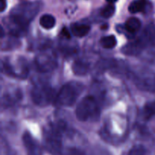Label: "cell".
<instances>
[{
    "label": "cell",
    "mask_w": 155,
    "mask_h": 155,
    "mask_svg": "<svg viewBox=\"0 0 155 155\" xmlns=\"http://www.w3.org/2000/svg\"><path fill=\"white\" fill-rule=\"evenodd\" d=\"M39 2H24L15 6L10 14V23L13 28H18L19 32L26 29L27 26L34 18L40 9Z\"/></svg>",
    "instance_id": "obj_1"
},
{
    "label": "cell",
    "mask_w": 155,
    "mask_h": 155,
    "mask_svg": "<svg viewBox=\"0 0 155 155\" xmlns=\"http://www.w3.org/2000/svg\"><path fill=\"white\" fill-rule=\"evenodd\" d=\"M83 90V86L80 83L72 82L62 86L54 98V102L58 106L70 107L75 104L77 98Z\"/></svg>",
    "instance_id": "obj_2"
},
{
    "label": "cell",
    "mask_w": 155,
    "mask_h": 155,
    "mask_svg": "<svg viewBox=\"0 0 155 155\" xmlns=\"http://www.w3.org/2000/svg\"><path fill=\"white\" fill-rule=\"evenodd\" d=\"M100 114L96 100L91 95L83 98L76 109V116L80 121L97 120Z\"/></svg>",
    "instance_id": "obj_3"
},
{
    "label": "cell",
    "mask_w": 155,
    "mask_h": 155,
    "mask_svg": "<svg viewBox=\"0 0 155 155\" xmlns=\"http://www.w3.org/2000/svg\"><path fill=\"white\" fill-rule=\"evenodd\" d=\"M45 148L52 155L62 154L61 135L58 130H48L45 136Z\"/></svg>",
    "instance_id": "obj_4"
},
{
    "label": "cell",
    "mask_w": 155,
    "mask_h": 155,
    "mask_svg": "<svg viewBox=\"0 0 155 155\" xmlns=\"http://www.w3.org/2000/svg\"><path fill=\"white\" fill-rule=\"evenodd\" d=\"M33 99L36 104L41 106L47 105L53 98V90L49 86H41L35 88L32 92Z\"/></svg>",
    "instance_id": "obj_5"
},
{
    "label": "cell",
    "mask_w": 155,
    "mask_h": 155,
    "mask_svg": "<svg viewBox=\"0 0 155 155\" xmlns=\"http://www.w3.org/2000/svg\"><path fill=\"white\" fill-rule=\"evenodd\" d=\"M23 142L28 155H42L41 145L28 132H26L23 136Z\"/></svg>",
    "instance_id": "obj_6"
},
{
    "label": "cell",
    "mask_w": 155,
    "mask_h": 155,
    "mask_svg": "<svg viewBox=\"0 0 155 155\" xmlns=\"http://www.w3.org/2000/svg\"><path fill=\"white\" fill-rule=\"evenodd\" d=\"M71 30L73 34L77 37H83L90 31V26L88 24L74 23L71 26Z\"/></svg>",
    "instance_id": "obj_7"
},
{
    "label": "cell",
    "mask_w": 155,
    "mask_h": 155,
    "mask_svg": "<svg viewBox=\"0 0 155 155\" xmlns=\"http://www.w3.org/2000/svg\"><path fill=\"white\" fill-rule=\"evenodd\" d=\"M141 26H142V24H141L140 20L136 18H130L126 21L124 29L128 34L131 35L139 32L141 29Z\"/></svg>",
    "instance_id": "obj_8"
},
{
    "label": "cell",
    "mask_w": 155,
    "mask_h": 155,
    "mask_svg": "<svg viewBox=\"0 0 155 155\" xmlns=\"http://www.w3.org/2000/svg\"><path fill=\"white\" fill-rule=\"evenodd\" d=\"M147 0H135L132 2L129 5V11L132 14H136L139 12H144L148 5Z\"/></svg>",
    "instance_id": "obj_9"
},
{
    "label": "cell",
    "mask_w": 155,
    "mask_h": 155,
    "mask_svg": "<svg viewBox=\"0 0 155 155\" xmlns=\"http://www.w3.org/2000/svg\"><path fill=\"white\" fill-rule=\"evenodd\" d=\"M39 24L43 28L49 30V29H51L54 27L56 24V20L54 16L46 14V15H44L41 17L40 19H39Z\"/></svg>",
    "instance_id": "obj_10"
},
{
    "label": "cell",
    "mask_w": 155,
    "mask_h": 155,
    "mask_svg": "<svg viewBox=\"0 0 155 155\" xmlns=\"http://www.w3.org/2000/svg\"><path fill=\"white\" fill-rule=\"evenodd\" d=\"M100 44L101 46L107 49H110L116 46L117 45V39L114 36L110 35V36H104L100 39Z\"/></svg>",
    "instance_id": "obj_11"
},
{
    "label": "cell",
    "mask_w": 155,
    "mask_h": 155,
    "mask_svg": "<svg viewBox=\"0 0 155 155\" xmlns=\"http://www.w3.org/2000/svg\"><path fill=\"white\" fill-rule=\"evenodd\" d=\"M144 117L146 120L150 119L155 116V101L146 104L143 109Z\"/></svg>",
    "instance_id": "obj_12"
},
{
    "label": "cell",
    "mask_w": 155,
    "mask_h": 155,
    "mask_svg": "<svg viewBox=\"0 0 155 155\" xmlns=\"http://www.w3.org/2000/svg\"><path fill=\"white\" fill-rule=\"evenodd\" d=\"M115 12V7L111 3L104 6L101 11V15L104 18H110L114 15Z\"/></svg>",
    "instance_id": "obj_13"
},
{
    "label": "cell",
    "mask_w": 155,
    "mask_h": 155,
    "mask_svg": "<svg viewBox=\"0 0 155 155\" xmlns=\"http://www.w3.org/2000/svg\"><path fill=\"white\" fill-rule=\"evenodd\" d=\"M87 65L85 64V63L81 61L76 62L74 64V73L77 75H83L87 71Z\"/></svg>",
    "instance_id": "obj_14"
},
{
    "label": "cell",
    "mask_w": 155,
    "mask_h": 155,
    "mask_svg": "<svg viewBox=\"0 0 155 155\" xmlns=\"http://www.w3.org/2000/svg\"><path fill=\"white\" fill-rule=\"evenodd\" d=\"M127 155H145V149L142 145H136L129 151Z\"/></svg>",
    "instance_id": "obj_15"
},
{
    "label": "cell",
    "mask_w": 155,
    "mask_h": 155,
    "mask_svg": "<svg viewBox=\"0 0 155 155\" xmlns=\"http://www.w3.org/2000/svg\"><path fill=\"white\" fill-rule=\"evenodd\" d=\"M64 155H85V154L77 148H69Z\"/></svg>",
    "instance_id": "obj_16"
},
{
    "label": "cell",
    "mask_w": 155,
    "mask_h": 155,
    "mask_svg": "<svg viewBox=\"0 0 155 155\" xmlns=\"http://www.w3.org/2000/svg\"><path fill=\"white\" fill-rule=\"evenodd\" d=\"M61 35L64 36V37L66 38V39H71V34H70L68 30H67L65 27H64L63 30H62Z\"/></svg>",
    "instance_id": "obj_17"
},
{
    "label": "cell",
    "mask_w": 155,
    "mask_h": 155,
    "mask_svg": "<svg viewBox=\"0 0 155 155\" xmlns=\"http://www.w3.org/2000/svg\"><path fill=\"white\" fill-rule=\"evenodd\" d=\"M6 8V0H0V11L4 12Z\"/></svg>",
    "instance_id": "obj_18"
},
{
    "label": "cell",
    "mask_w": 155,
    "mask_h": 155,
    "mask_svg": "<svg viewBox=\"0 0 155 155\" xmlns=\"http://www.w3.org/2000/svg\"><path fill=\"white\" fill-rule=\"evenodd\" d=\"M106 1L107 2H108L109 3H114V2H116L117 1V0H106Z\"/></svg>",
    "instance_id": "obj_19"
}]
</instances>
